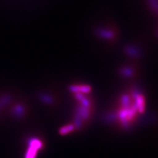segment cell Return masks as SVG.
Masks as SVG:
<instances>
[{
  "label": "cell",
  "mask_w": 158,
  "mask_h": 158,
  "mask_svg": "<svg viewBox=\"0 0 158 158\" xmlns=\"http://www.w3.org/2000/svg\"><path fill=\"white\" fill-rule=\"evenodd\" d=\"M43 143L38 138H34L29 143L25 158H36L38 151L43 147Z\"/></svg>",
  "instance_id": "1"
},
{
  "label": "cell",
  "mask_w": 158,
  "mask_h": 158,
  "mask_svg": "<svg viewBox=\"0 0 158 158\" xmlns=\"http://www.w3.org/2000/svg\"><path fill=\"white\" fill-rule=\"evenodd\" d=\"M76 127L73 124H67L60 127L59 130V133L61 135H66L72 132L75 129Z\"/></svg>",
  "instance_id": "4"
},
{
  "label": "cell",
  "mask_w": 158,
  "mask_h": 158,
  "mask_svg": "<svg viewBox=\"0 0 158 158\" xmlns=\"http://www.w3.org/2000/svg\"><path fill=\"white\" fill-rule=\"evenodd\" d=\"M69 90L74 94H85L91 93L92 89L88 85H74L69 87Z\"/></svg>",
  "instance_id": "2"
},
{
  "label": "cell",
  "mask_w": 158,
  "mask_h": 158,
  "mask_svg": "<svg viewBox=\"0 0 158 158\" xmlns=\"http://www.w3.org/2000/svg\"><path fill=\"white\" fill-rule=\"evenodd\" d=\"M135 104L138 112L143 114L145 110V97L142 94H138L135 97Z\"/></svg>",
  "instance_id": "3"
}]
</instances>
